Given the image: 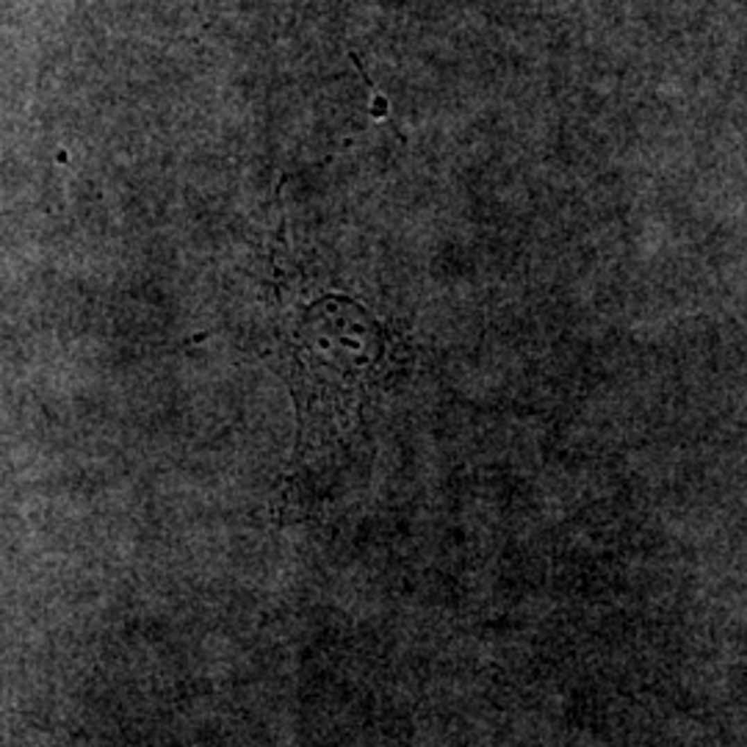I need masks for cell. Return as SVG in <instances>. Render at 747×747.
I'll use <instances>...</instances> for the list:
<instances>
[{"label": "cell", "instance_id": "1", "mask_svg": "<svg viewBox=\"0 0 747 747\" xmlns=\"http://www.w3.org/2000/svg\"><path fill=\"white\" fill-rule=\"evenodd\" d=\"M291 385L302 413V449H321L352 427L385 360L374 318L349 299H327L299 318L288 343Z\"/></svg>", "mask_w": 747, "mask_h": 747}]
</instances>
